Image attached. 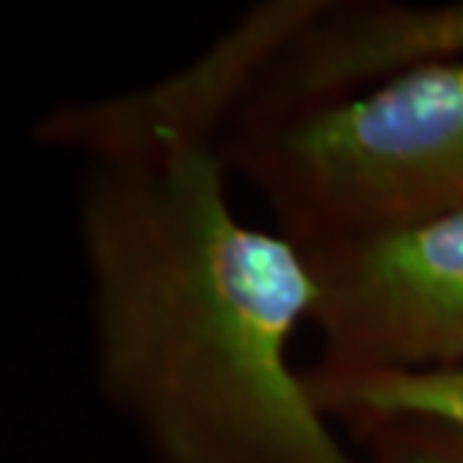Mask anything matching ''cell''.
Here are the masks:
<instances>
[{
	"mask_svg": "<svg viewBox=\"0 0 463 463\" xmlns=\"http://www.w3.org/2000/svg\"><path fill=\"white\" fill-rule=\"evenodd\" d=\"M238 22L175 76L45 112L85 160L79 241L97 383L156 463H361L289 361L313 274L232 208L223 133L262 70Z\"/></svg>",
	"mask_w": 463,
	"mask_h": 463,
	"instance_id": "6da1fadb",
	"label": "cell"
},
{
	"mask_svg": "<svg viewBox=\"0 0 463 463\" xmlns=\"http://www.w3.org/2000/svg\"><path fill=\"white\" fill-rule=\"evenodd\" d=\"M223 156L301 250L463 211V58L328 103L235 118Z\"/></svg>",
	"mask_w": 463,
	"mask_h": 463,
	"instance_id": "7a4b0ae2",
	"label": "cell"
},
{
	"mask_svg": "<svg viewBox=\"0 0 463 463\" xmlns=\"http://www.w3.org/2000/svg\"><path fill=\"white\" fill-rule=\"evenodd\" d=\"M361 463H463V433L430 421H376L352 433Z\"/></svg>",
	"mask_w": 463,
	"mask_h": 463,
	"instance_id": "5b68a950",
	"label": "cell"
},
{
	"mask_svg": "<svg viewBox=\"0 0 463 463\" xmlns=\"http://www.w3.org/2000/svg\"><path fill=\"white\" fill-rule=\"evenodd\" d=\"M317 364L340 370L463 367V211L383 235L304 250Z\"/></svg>",
	"mask_w": 463,
	"mask_h": 463,
	"instance_id": "3957f363",
	"label": "cell"
},
{
	"mask_svg": "<svg viewBox=\"0 0 463 463\" xmlns=\"http://www.w3.org/2000/svg\"><path fill=\"white\" fill-rule=\"evenodd\" d=\"M313 401L355 433L376 421H430L463 433V367L437 370H304Z\"/></svg>",
	"mask_w": 463,
	"mask_h": 463,
	"instance_id": "277c9868",
	"label": "cell"
}]
</instances>
